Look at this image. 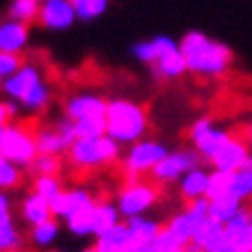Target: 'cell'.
Here are the masks:
<instances>
[{
    "mask_svg": "<svg viewBox=\"0 0 252 252\" xmlns=\"http://www.w3.org/2000/svg\"><path fill=\"white\" fill-rule=\"evenodd\" d=\"M23 63H25V61L21 59V54L0 52V81H5L7 77H11L14 72H18Z\"/></svg>",
    "mask_w": 252,
    "mask_h": 252,
    "instance_id": "cell-38",
    "label": "cell"
},
{
    "mask_svg": "<svg viewBox=\"0 0 252 252\" xmlns=\"http://www.w3.org/2000/svg\"><path fill=\"white\" fill-rule=\"evenodd\" d=\"M108 99L97 93H74L63 101V115L74 122L77 137L106 135Z\"/></svg>",
    "mask_w": 252,
    "mask_h": 252,
    "instance_id": "cell-3",
    "label": "cell"
},
{
    "mask_svg": "<svg viewBox=\"0 0 252 252\" xmlns=\"http://www.w3.org/2000/svg\"><path fill=\"white\" fill-rule=\"evenodd\" d=\"M178 45H180V43L176 41L173 36L158 34V36L149 38V41H135V43H133V45H131V57L135 59V61H140V63H144V65H149V68H151L153 63L162 57L164 52L176 50Z\"/></svg>",
    "mask_w": 252,
    "mask_h": 252,
    "instance_id": "cell-14",
    "label": "cell"
},
{
    "mask_svg": "<svg viewBox=\"0 0 252 252\" xmlns=\"http://www.w3.org/2000/svg\"><path fill=\"white\" fill-rule=\"evenodd\" d=\"M0 156L7 158L9 162L18 164L21 169H30L36 153V142H34V131H30L23 124H9L0 128Z\"/></svg>",
    "mask_w": 252,
    "mask_h": 252,
    "instance_id": "cell-7",
    "label": "cell"
},
{
    "mask_svg": "<svg viewBox=\"0 0 252 252\" xmlns=\"http://www.w3.org/2000/svg\"><path fill=\"white\" fill-rule=\"evenodd\" d=\"M63 189L65 187H63V183H61L59 176H38V178H34V187H32V191L52 203Z\"/></svg>",
    "mask_w": 252,
    "mask_h": 252,
    "instance_id": "cell-32",
    "label": "cell"
},
{
    "mask_svg": "<svg viewBox=\"0 0 252 252\" xmlns=\"http://www.w3.org/2000/svg\"><path fill=\"white\" fill-rule=\"evenodd\" d=\"M122 214L117 210L115 203H110V200H97L93 210V239L101 236L104 232L113 230L117 223H122Z\"/></svg>",
    "mask_w": 252,
    "mask_h": 252,
    "instance_id": "cell-19",
    "label": "cell"
},
{
    "mask_svg": "<svg viewBox=\"0 0 252 252\" xmlns=\"http://www.w3.org/2000/svg\"><path fill=\"white\" fill-rule=\"evenodd\" d=\"M230 185H232V173L230 171H219L212 169L210 171V180H207V200H216L223 196H230Z\"/></svg>",
    "mask_w": 252,
    "mask_h": 252,
    "instance_id": "cell-29",
    "label": "cell"
},
{
    "mask_svg": "<svg viewBox=\"0 0 252 252\" xmlns=\"http://www.w3.org/2000/svg\"><path fill=\"white\" fill-rule=\"evenodd\" d=\"M158 200H160V187L153 180H142V178L126 180L115 196V205L124 220L144 216L149 210L156 207Z\"/></svg>",
    "mask_w": 252,
    "mask_h": 252,
    "instance_id": "cell-6",
    "label": "cell"
},
{
    "mask_svg": "<svg viewBox=\"0 0 252 252\" xmlns=\"http://www.w3.org/2000/svg\"><path fill=\"white\" fill-rule=\"evenodd\" d=\"M52 128L59 133V137H61L63 144H65L68 149L79 140V137H77V128H74V122L68 120L65 115L57 117V120H54V124H52Z\"/></svg>",
    "mask_w": 252,
    "mask_h": 252,
    "instance_id": "cell-37",
    "label": "cell"
},
{
    "mask_svg": "<svg viewBox=\"0 0 252 252\" xmlns=\"http://www.w3.org/2000/svg\"><path fill=\"white\" fill-rule=\"evenodd\" d=\"M34 142H36V153H41V156H63L68 151V147L63 144V140L52 126H43V128L34 131Z\"/></svg>",
    "mask_w": 252,
    "mask_h": 252,
    "instance_id": "cell-23",
    "label": "cell"
},
{
    "mask_svg": "<svg viewBox=\"0 0 252 252\" xmlns=\"http://www.w3.org/2000/svg\"><path fill=\"white\" fill-rule=\"evenodd\" d=\"M93 210L68 219L65 220V230L72 236H77V239H90V236H93Z\"/></svg>",
    "mask_w": 252,
    "mask_h": 252,
    "instance_id": "cell-35",
    "label": "cell"
},
{
    "mask_svg": "<svg viewBox=\"0 0 252 252\" xmlns=\"http://www.w3.org/2000/svg\"><path fill=\"white\" fill-rule=\"evenodd\" d=\"M167 153H169V149L164 142L153 140V137H144V140L128 147V151L120 160V169L126 176V180H140L144 176H151L156 164Z\"/></svg>",
    "mask_w": 252,
    "mask_h": 252,
    "instance_id": "cell-5",
    "label": "cell"
},
{
    "mask_svg": "<svg viewBox=\"0 0 252 252\" xmlns=\"http://www.w3.org/2000/svg\"><path fill=\"white\" fill-rule=\"evenodd\" d=\"M185 212H187L191 219L198 223L200 219H205V216H210V200L207 198H196V200H189L187 205H185Z\"/></svg>",
    "mask_w": 252,
    "mask_h": 252,
    "instance_id": "cell-40",
    "label": "cell"
},
{
    "mask_svg": "<svg viewBox=\"0 0 252 252\" xmlns=\"http://www.w3.org/2000/svg\"><path fill=\"white\" fill-rule=\"evenodd\" d=\"M126 227H128V232H131L133 241L151 243V246H153V239L158 236V232L162 230V225H160L158 220L149 219V216H135V219H128L126 220Z\"/></svg>",
    "mask_w": 252,
    "mask_h": 252,
    "instance_id": "cell-24",
    "label": "cell"
},
{
    "mask_svg": "<svg viewBox=\"0 0 252 252\" xmlns=\"http://www.w3.org/2000/svg\"><path fill=\"white\" fill-rule=\"evenodd\" d=\"M171 248H183V243H180L178 236L171 234V232L162 225V230L158 232V236L153 239V250H171Z\"/></svg>",
    "mask_w": 252,
    "mask_h": 252,
    "instance_id": "cell-39",
    "label": "cell"
},
{
    "mask_svg": "<svg viewBox=\"0 0 252 252\" xmlns=\"http://www.w3.org/2000/svg\"><path fill=\"white\" fill-rule=\"evenodd\" d=\"M23 180V169L18 164L9 162L7 158L0 156V189L2 191H9V189H16Z\"/></svg>",
    "mask_w": 252,
    "mask_h": 252,
    "instance_id": "cell-34",
    "label": "cell"
},
{
    "mask_svg": "<svg viewBox=\"0 0 252 252\" xmlns=\"http://www.w3.org/2000/svg\"><path fill=\"white\" fill-rule=\"evenodd\" d=\"M200 162H203V158L198 156L196 149H176V151H169L151 171V180L158 187L178 185V180L183 178L185 173L189 169L200 167Z\"/></svg>",
    "mask_w": 252,
    "mask_h": 252,
    "instance_id": "cell-9",
    "label": "cell"
},
{
    "mask_svg": "<svg viewBox=\"0 0 252 252\" xmlns=\"http://www.w3.org/2000/svg\"><path fill=\"white\" fill-rule=\"evenodd\" d=\"M149 133V110L144 104L128 97L108 99L106 110V135L122 147H131Z\"/></svg>",
    "mask_w": 252,
    "mask_h": 252,
    "instance_id": "cell-2",
    "label": "cell"
},
{
    "mask_svg": "<svg viewBox=\"0 0 252 252\" xmlns=\"http://www.w3.org/2000/svg\"><path fill=\"white\" fill-rule=\"evenodd\" d=\"M243 169H246V171L252 176V156H250V160H248V162H246V167H243Z\"/></svg>",
    "mask_w": 252,
    "mask_h": 252,
    "instance_id": "cell-47",
    "label": "cell"
},
{
    "mask_svg": "<svg viewBox=\"0 0 252 252\" xmlns=\"http://www.w3.org/2000/svg\"><path fill=\"white\" fill-rule=\"evenodd\" d=\"M243 137H246L248 147H250V151H252V120L248 122V126H246V133H243Z\"/></svg>",
    "mask_w": 252,
    "mask_h": 252,
    "instance_id": "cell-46",
    "label": "cell"
},
{
    "mask_svg": "<svg viewBox=\"0 0 252 252\" xmlns=\"http://www.w3.org/2000/svg\"><path fill=\"white\" fill-rule=\"evenodd\" d=\"M18 212H21V220L30 227L38 225V223H43V220H47V219H52L50 200L41 198V196L34 194V191L25 194V198L21 200V210Z\"/></svg>",
    "mask_w": 252,
    "mask_h": 252,
    "instance_id": "cell-18",
    "label": "cell"
},
{
    "mask_svg": "<svg viewBox=\"0 0 252 252\" xmlns=\"http://www.w3.org/2000/svg\"><path fill=\"white\" fill-rule=\"evenodd\" d=\"M36 21L50 32H65L77 23V14L70 0H43L38 5Z\"/></svg>",
    "mask_w": 252,
    "mask_h": 252,
    "instance_id": "cell-12",
    "label": "cell"
},
{
    "mask_svg": "<svg viewBox=\"0 0 252 252\" xmlns=\"http://www.w3.org/2000/svg\"><path fill=\"white\" fill-rule=\"evenodd\" d=\"M52 252H68V250H52Z\"/></svg>",
    "mask_w": 252,
    "mask_h": 252,
    "instance_id": "cell-50",
    "label": "cell"
},
{
    "mask_svg": "<svg viewBox=\"0 0 252 252\" xmlns=\"http://www.w3.org/2000/svg\"><path fill=\"white\" fill-rule=\"evenodd\" d=\"M70 2H72V7H74L77 21H81V23L97 21L110 7V0H70Z\"/></svg>",
    "mask_w": 252,
    "mask_h": 252,
    "instance_id": "cell-26",
    "label": "cell"
},
{
    "mask_svg": "<svg viewBox=\"0 0 252 252\" xmlns=\"http://www.w3.org/2000/svg\"><path fill=\"white\" fill-rule=\"evenodd\" d=\"M68 164L74 171H94V169L110 167L122 160V144L113 137H79L72 147L65 151Z\"/></svg>",
    "mask_w": 252,
    "mask_h": 252,
    "instance_id": "cell-4",
    "label": "cell"
},
{
    "mask_svg": "<svg viewBox=\"0 0 252 252\" xmlns=\"http://www.w3.org/2000/svg\"><path fill=\"white\" fill-rule=\"evenodd\" d=\"M203 248H205V252H234L232 241L225 236V232H220V234H216L214 239H210Z\"/></svg>",
    "mask_w": 252,
    "mask_h": 252,
    "instance_id": "cell-41",
    "label": "cell"
},
{
    "mask_svg": "<svg viewBox=\"0 0 252 252\" xmlns=\"http://www.w3.org/2000/svg\"><path fill=\"white\" fill-rule=\"evenodd\" d=\"M153 252H185L183 248H171V250H153Z\"/></svg>",
    "mask_w": 252,
    "mask_h": 252,
    "instance_id": "cell-48",
    "label": "cell"
},
{
    "mask_svg": "<svg viewBox=\"0 0 252 252\" xmlns=\"http://www.w3.org/2000/svg\"><path fill=\"white\" fill-rule=\"evenodd\" d=\"M50 101H52V88H50L47 81H41L18 101V106H21V110L30 113V115H38V113H43L50 106Z\"/></svg>",
    "mask_w": 252,
    "mask_h": 252,
    "instance_id": "cell-22",
    "label": "cell"
},
{
    "mask_svg": "<svg viewBox=\"0 0 252 252\" xmlns=\"http://www.w3.org/2000/svg\"><path fill=\"white\" fill-rule=\"evenodd\" d=\"M207 180H210V171L203 164L189 169L183 178L178 180L180 198H185V203L196 200V198H205V194H207Z\"/></svg>",
    "mask_w": 252,
    "mask_h": 252,
    "instance_id": "cell-17",
    "label": "cell"
},
{
    "mask_svg": "<svg viewBox=\"0 0 252 252\" xmlns=\"http://www.w3.org/2000/svg\"><path fill=\"white\" fill-rule=\"evenodd\" d=\"M27 45H30V25L11 18L0 23V52L23 54Z\"/></svg>",
    "mask_w": 252,
    "mask_h": 252,
    "instance_id": "cell-15",
    "label": "cell"
},
{
    "mask_svg": "<svg viewBox=\"0 0 252 252\" xmlns=\"http://www.w3.org/2000/svg\"><path fill=\"white\" fill-rule=\"evenodd\" d=\"M164 227H167L171 234H176L180 239V243H189L191 241V236H194V227H196V220L191 219V216L187 214V212H176V214L171 216V219L164 223Z\"/></svg>",
    "mask_w": 252,
    "mask_h": 252,
    "instance_id": "cell-27",
    "label": "cell"
},
{
    "mask_svg": "<svg viewBox=\"0 0 252 252\" xmlns=\"http://www.w3.org/2000/svg\"><path fill=\"white\" fill-rule=\"evenodd\" d=\"M128 243H131V232L126 227V220H122L113 230L97 236L93 246L99 252H124L126 248H128Z\"/></svg>",
    "mask_w": 252,
    "mask_h": 252,
    "instance_id": "cell-21",
    "label": "cell"
},
{
    "mask_svg": "<svg viewBox=\"0 0 252 252\" xmlns=\"http://www.w3.org/2000/svg\"><path fill=\"white\" fill-rule=\"evenodd\" d=\"M11 210H14V205H11V196L0 189V219H2V216H14V212Z\"/></svg>",
    "mask_w": 252,
    "mask_h": 252,
    "instance_id": "cell-43",
    "label": "cell"
},
{
    "mask_svg": "<svg viewBox=\"0 0 252 252\" xmlns=\"http://www.w3.org/2000/svg\"><path fill=\"white\" fill-rule=\"evenodd\" d=\"M34 2H38V5H41V2H43V0H34Z\"/></svg>",
    "mask_w": 252,
    "mask_h": 252,
    "instance_id": "cell-51",
    "label": "cell"
},
{
    "mask_svg": "<svg viewBox=\"0 0 252 252\" xmlns=\"http://www.w3.org/2000/svg\"><path fill=\"white\" fill-rule=\"evenodd\" d=\"M230 196L236 200H246L252 198V176L246 169H239V171L232 173V185H230Z\"/></svg>",
    "mask_w": 252,
    "mask_h": 252,
    "instance_id": "cell-33",
    "label": "cell"
},
{
    "mask_svg": "<svg viewBox=\"0 0 252 252\" xmlns=\"http://www.w3.org/2000/svg\"><path fill=\"white\" fill-rule=\"evenodd\" d=\"M23 248V232L16 225L14 216L0 219V252H21Z\"/></svg>",
    "mask_w": 252,
    "mask_h": 252,
    "instance_id": "cell-25",
    "label": "cell"
},
{
    "mask_svg": "<svg viewBox=\"0 0 252 252\" xmlns=\"http://www.w3.org/2000/svg\"><path fill=\"white\" fill-rule=\"evenodd\" d=\"M220 232H223V225H220L219 220H214L212 216H205V219H200L198 223H196L191 241H196V243H200V246H205V243L210 241V239H214V236L220 234Z\"/></svg>",
    "mask_w": 252,
    "mask_h": 252,
    "instance_id": "cell-36",
    "label": "cell"
},
{
    "mask_svg": "<svg viewBox=\"0 0 252 252\" xmlns=\"http://www.w3.org/2000/svg\"><path fill=\"white\" fill-rule=\"evenodd\" d=\"M180 52L187 63V72L205 79L223 77L234 63V52L230 45L214 41L200 30H189L180 38Z\"/></svg>",
    "mask_w": 252,
    "mask_h": 252,
    "instance_id": "cell-1",
    "label": "cell"
},
{
    "mask_svg": "<svg viewBox=\"0 0 252 252\" xmlns=\"http://www.w3.org/2000/svg\"><path fill=\"white\" fill-rule=\"evenodd\" d=\"M14 115H11L9 110V101L7 99H0V128H5V126L14 124Z\"/></svg>",
    "mask_w": 252,
    "mask_h": 252,
    "instance_id": "cell-42",
    "label": "cell"
},
{
    "mask_svg": "<svg viewBox=\"0 0 252 252\" xmlns=\"http://www.w3.org/2000/svg\"><path fill=\"white\" fill-rule=\"evenodd\" d=\"M61 169H63L61 156H41L38 153L34 158V162L30 164V173L34 178H38V176H59Z\"/></svg>",
    "mask_w": 252,
    "mask_h": 252,
    "instance_id": "cell-31",
    "label": "cell"
},
{
    "mask_svg": "<svg viewBox=\"0 0 252 252\" xmlns=\"http://www.w3.org/2000/svg\"><path fill=\"white\" fill-rule=\"evenodd\" d=\"M94 205H97V198H94V194L88 187H70V189H63L61 194L50 203V207H52L54 219L65 223L72 216L90 212Z\"/></svg>",
    "mask_w": 252,
    "mask_h": 252,
    "instance_id": "cell-10",
    "label": "cell"
},
{
    "mask_svg": "<svg viewBox=\"0 0 252 252\" xmlns=\"http://www.w3.org/2000/svg\"><path fill=\"white\" fill-rule=\"evenodd\" d=\"M7 18L30 25L38 18V2H34V0H11L9 9H7Z\"/></svg>",
    "mask_w": 252,
    "mask_h": 252,
    "instance_id": "cell-30",
    "label": "cell"
},
{
    "mask_svg": "<svg viewBox=\"0 0 252 252\" xmlns=\"http://www.w3.org/2000/svg\"><path fill=\"white\" fill-rule=\"evenodd\" d=\"M124 252H153V246L151 243H142V241H133L128 243V248H126Z\"/></svg>",
    "mask_w": 252,
    "mask_h": 252,
    "instance_id": "cell-44",
    "label": "cell"
},
{
    "mask_svg": "<svg viewBox=\"0 0 252 252\" xmlns=\"http://www.w3.org/2000/svg\"><path fill=\"white\" fill-rule=\"evenodd\" d=\"M81 252H99V250H97V248H94V246H88V248H84V250H81Z\"/></svg>",
    "mask_w": 252,
    "mask_h": 252,
    "instance_id": "cell-49",
    "label": "cell"
},
{
    "mask_svg": "<svg viewBox=\"0 0 252 252\" xmlns=\"http://www.w3.org/2000/svg\"><path fill=\"white\" fill-rule=\"evenodd\" d=\"M61 236V220L59 219H47L38 225L30 227V243L36 250H50Z\"/></svg>",
    "mask_w": 252,
    "mask_h": 252,
    "instance_id": "cell-20",
    "label": "cell"
},
{
    "mask_svg": "<svg viewBox=\"0 0 252 252\" xmlns=\"http://www.w3.org/2000/svg\"><path fill=\"white\" fill-rule=\"evenodd\" d=\"M250 156H252V151H250V147H248L246 137L232 133L230 140H227L225 144L220 147V151L210 160V164H212V169L234 173V171H239V169L246 167V162L250 160Z\"/></svg>",
    "mask_w": 252,
    "mask_h": 252,
    "instance_id": "cell-13",
    "label": "cell"
},
{
    "mask_svg": "<svg viewBox=\"0 0 252 252\" xmlns=\"http://www.w3.org/2000/svg\"><path fill=\"white\" fill-rule=\"evenodd\" d=\"M187 135H189L191 149H196L198 156L210 162L212 158L220 151V147L230 140L232 133L225 131V128H220V126H216V122L212 115H200L191 122Z\"/></svg>",
    "mask_w": 252,
    "mask_h": 252,
    "instance_id": "cell-8",
    "label": "cell"
},
{
    "mask_svg": "<svg viewBox=\"0 0 252 252\" xmlns=\"http://www.w3.org/2000/svg\"><path fill=\"white\" fill-rule=\"evenodd\" d=\"M41 81H45L43 68L36 61H25L18 72H14L11 77H7L5 81H0V90H2V94H5L7 99L21 101L23 97H25L34 86L41 84Z\"/></svg>",
    "mask_w": 252,
    "mask_h": 252,
    "instance_id": "cell-11",
    "label": "cell"
},
{
    "mask_svg": "<svg viewBox=\"0 0 252 252\" xmlns=\"http://www.w3.org/2000/svg\"><path fill=\"white\" fill-rule=\"evenodd\" d=\"M183 250L185 252H205V248L200 246V243H196V241H189V243H185L183 246Z\"/></svg>",
    "mask_w": 252,
    "mask_h": 252,
    "instance_id": "cell-45",
    "label": "cell"
},
{
    "mask_svg": "<svg viewBox=\"0 0 252 252\" xmlns=\"http://www.w3.org/2000/svg\"><path fill=\"white\" fill-rule=\"evenodd\" d=\"M243 207L241 200L232 198V196H223V198L210 200V216L214 220H219L220 225H225L230 219H234V214Z\"/></svg>",
    "mask_w": 252,
    "mask_h": 252,
    "instance_id": "cell-28",
    "label": "cell"
},
{
    "mask_svg": "<svg viewBox=\"0 0 252 252\" xmlns=\"http://www.w3.org/2000/svg\"><path fill=\"white\" fill-rule=\"evenodd\" d=\"M185 72H187V63H185V57L180 52V45L176 50L164 52L151 65V77L158 81H173V79H180Z\"/></svg>",
    "mask_w": 252,
    "mask_h": 252,
    "instance_id": "cell-16",
    "label": "cell"
}]
</instances>
